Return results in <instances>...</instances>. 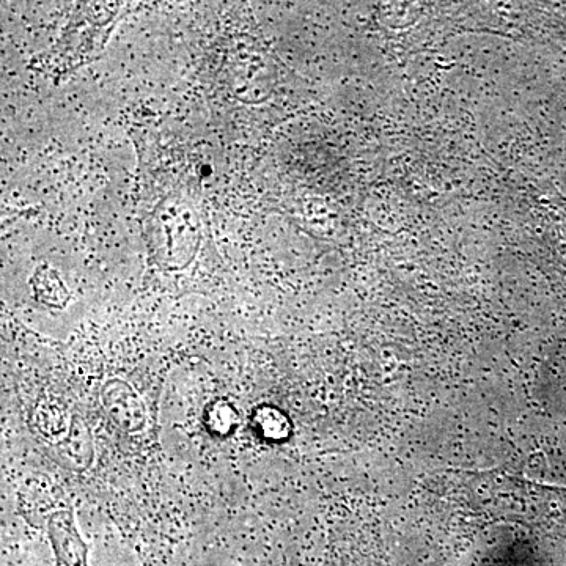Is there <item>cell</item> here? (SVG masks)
<instances>
[{
  "label": "cell",
  "mask_w": 566,
  "mask_h": 566,
  "mask_svg": "<svg viewBox=\"0 0 566 566\" xmlns=\"http://www.w3.org/2000/svg\"><path fill=\"white\" fill-rule=\"evenodd\" d=\"M48 533L57 566H87V548L79 537L73 508H60L48 519Z\"/></svg>",
  "instance_id": "6da1fadb"
},
{
  "label": "cell",
  "mask_w": 566,
  "mask_h": 566,
  "mask_svg": "<svg viewBox=\"0 0 566 566\" xmlns=\"http://www.w3.org/2000/svg\"><path fill=\"white\" fill-rule=\"evenodd\" d=\"M238 422V411L230 401L216 400L206 408V427L213 433L228 434L238 427Z\"/></svg>",
  "instance_id": "7a4b0ae2"
}]
</instances>
